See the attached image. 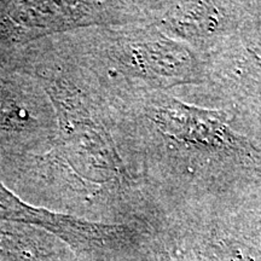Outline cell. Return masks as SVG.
I'll use <instances>...</instances> for the list:
<instances>
[{
    "label": "cell",
    "mask_w": 261,
    "mask_h": 261,
    "mask_svg": "<svg viewBox=\"0 0 261 261\" xmlns=\"http://www.w3.org/2000/svg\"><path fill=\"white\" fill-rule=\"evenodd\" d=\"M29 114L8 87L0 84V129L21 130L28 126Z\"/></svg>",
    "instance_id": "obj_7"
},
{
    "label": "cell",
    "mask_w": 261,
    "mask_h": 261,
    "mask_svg": "<svg viewBox=\"0 0 261 261\" xmlns=\"http://www.w3.org/2000/svg\"><path fill=\"white\" fill-rule=\"evenodd\" d=\"M0 219L38 225L57 234L71 247L92 249L120 243L127 237L126 228L94 224L68 215L54 213L22 202L0 182Z\"/></svg>",
    "instance_id": "obj_3"
},
{
    "label": "cell",
    "mask_w": 261,
    "mask_h": 261,
    "mask_svg": "<svg viewBox=\"0 0 261 261\" xmlns=\"http://www.w3.org/2000/svg\"><path fill=\"white\" fill-rule=\"evenodd\" d=\"M121 58L128 69L158 84H188L197 80L196 60L184 46L165 38L128 39Z\"/></svg>",
    "instance_id": "obj_5"
},
{
    "label": "cell",
    "mask_w": 261,
    "mask_h": 261,
    "mask_svg": "<svg viewBox=\"0 0 261 261\" xmlns=\"http://www.w3.org/2000/svg\"><path fill=\"white\" fill-rule=\"evenodd\" d=\"M112 6L90 2L0 3V35L25 42L52 33L119 22Z\"/></svg>",
    "instance_id": "obj_1"
},
{
    "label": "cell",
    "mask_w": 261,
    "mask_h": 261,
    "mask_svg": "<svg viewBox=\"0 0 261 261\" xmlns=\"http://www.w3.org/2000/svg\"><path fill=\"white\" fill-rule=\"evenodd\" d=\"M169 31L184 38H204L224 27L225 16L215 3H177L166 12Z\"/></svg>",
    "instance_id": "obj_6"
},
{
    "label": "cell",
    "mask_w": 261,
    "mask_h": 261,
    "mask_svg": "<svg viewBox=\"0 0 261 261\" xmlns=\"http://www.w3.org/2000/svg\"><path fill=\"white\" fill-rule=\"evenodd\" d=\"M52 100L60 115V125L65 140L77 158L84 160L87 167L115 169L119 161L107 139L106 133L94 121L77 96L67 87L52 86Z\"/></svg>",
    "instance_id": "obj_4"
},
{
    "label": "cell",
    "mask_w": 261,
    "mask_h": 261,
    "mask_svg": "<svg viewBox=\"0 0 261 261\" xmlns=\"http://www.w3.org/2000/svg\"><path fill=\"white\" fill-rule=\"evenodd\" d=\"M152 120L169 138L196 148L218 151H244L247 142L231 128L225 113L208 110L163 97L152 107Z\"/></svg>",
    "instance_id": "obj_2"
}]
</instances>
